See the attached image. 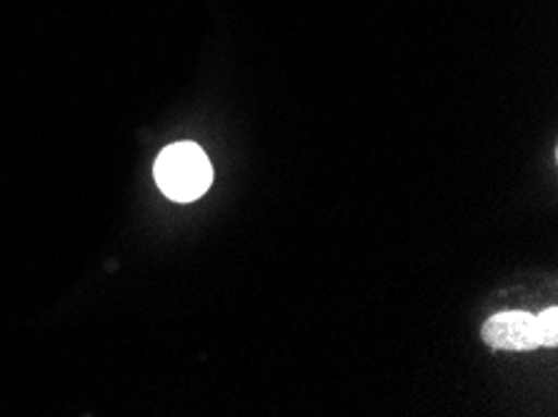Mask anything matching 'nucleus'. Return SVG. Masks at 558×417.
Returning <instances> with one entry per match:
<instances>
[{"label": "nucleus", "mask_w": 558, "mask_h": 417, "mask_svg": "<svg viewBox=\"0 0 558 417\" xmlns=\"http://www.w3.org/2000/svg\"><path fill=\"white\" fill-rule=\"evenodd\" d=\"M538 320V333H541V345L546 347H556L558 345V310L548 308L541 315H536Z\"/></svg>", "instance_id": "7ed1b4c3"}, {"label": "nucleus", "mask_w": 558, "mask_h": 417, "mask_svg": "<svg viewBox=\"0 0 558 417\" xmlns=\"http://www.w3.org/2000/svg\"><path fill=\"white\" fill-rule=\"evenodd\" d=\"M481 335L494 351H536L541 347V333L536 315L523 310L498 312L486 322Z\"/></svg>", "instance_id": "f03ea898"}, {"label": "nucleus", "mask_w": 558, "mask_h": 417, "mask_svg": "<svg viewBox=\"0 0 558 417\" xmlns=\"http://www.w3.org/2000/svg\"><path fill=\"white\" fill-rule=\"evenodd\" d=\"M158 188L175 203H193L214 183V168L196 143H173L156 158Z\"/></svg>", "instance_id": "f257e3e1"}]
</instances>
